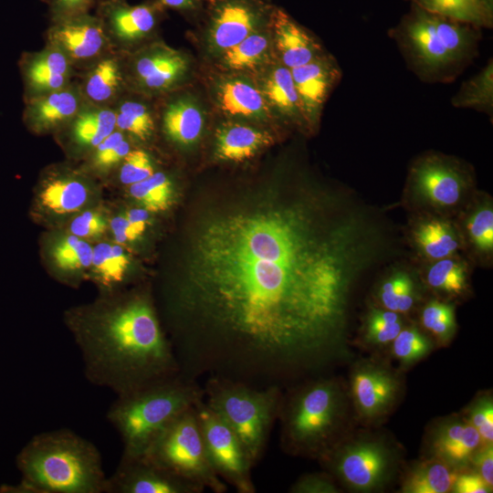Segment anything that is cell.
<instances>
[{
    "instance_id": "6da1fadb",
    "label": "cell",
    "mask_w": 493,
    "mask_h": 493,
    "mask_svg": "<svg viewBox=\"0 0 493 493\" xmlns=\"http://www.w3.org/2000/svg\"><path fill=\"white\" fill-rule=\"evenodd\" d=\"M406 257L386 210L309 182L204 213L166 295L181 373L285 389L349 358L354 295Z\"/></svg>"
},
{
    "instance_id": "7a4b0ae2",
    "label": "cell",
    "mask_w": 493,
    "mask_h": 493,
    "mask_svg": "<svg viewBox=\"0 0 493 493\" xmlns=\"http://www.w3.org/2000/svg\"><path fill=\"white\" fill-rule=\"evenodd\" d=\"M86 379L121 395L181 373L172 342L143 294L76 311L68 319Z\"/></svg>"
},
{
    "instance_id": "3957f363",
    "label": "cell",
    "mask_w": 493,
    "mask_h": 493,
    "mask_svg": "<svg viewBox=\"0 0 493 493\" xmlns=\"http://www.w3.org/2000/svg\"><path fill=\"white\" fill-rule=\"evenodd\" d=\"M347 383L322 373L283 389L277 422L282 451L319 460L351 431Z\"/></svg>"
},
{
    "instance_id": "277c9868",
    "label": "cell",
    "mask_w": 493,
    "mask_h": 493,
    "mask_svg": "<svg viewBox=\"0 0 493 493\" xmlns=\"http://www.w3.org/2000/svg\"><path fill=\"white\" fill-rule=\"evenodd\" d=\"M16 493H105L107 476L97 446L68 428L35 435L18 452Z\"/></svg>"
},
{
    "instance_id": "5b68a950",
    "label": "cell",
    "mask_w": 493,
    "mask_h": 493,
    "mask_svg": "<svg viewBox=\"0 0 493 493\" xmlns=\"http://www.w3.org/2000/svg\"><path fill=\"white\" fill-rule=\"evenodd\" d=\"M203 399L199 381L182 373L116 395L106 418L120 436L121 456H142L172 420Z\"/></svg>"
},
{
    "instance_id": "8992f818",
    "label": "cell",
    "mask_w": 493,
    "mask_h": 493,
    "mask_svg": "<svg viewBox=\"0 0 493 493\" xmlns=\"http://www.w3.org/2000/svg\"><path fill=\"white\" fill-rule=\"evenodd\" d=\"M204 380L205 403L235 433L255 467L278 420L283 389L215 376Z\"/></svg>"
},
{
    "instance_id": "52a82bcc",
    "label": "cell",
    "mask_w": 493,
    "mask_h": 493,
    "mask_svg": "<svg viewBox=\"0 0 493 493\" xmlns=\"http://www.w3.org/2000/svg\"><path fill=\"white\" fill-rule=\"evenodd\" d=\"M474 167L455 155L426 151L408 167L399 205L408 213L454 218L476 191Z\"/></svg>"
},
{
    "instance_id": "ba28073f",
    "label": "cell",
    "mask_w": 493,
    "mask_h": 493,
    "mask_svg": "<svg viewBox=\"0 0 493 493\" xmlns=\"http://www.w3.org/2000/svg\"><path fill=\"white\" fill-rule=\"evenodd\" d=\"M408 68L423 82L449 83L465 69L457 57L455 20L410 3L409 11L388 30Z\"/></svg>"
},
{
    "instance_id": "9c48e42d",
    "label": "cell",
    "mask_w": 493,
    "mask_h": 493,
    "mask_svg": "<svg viewBox=\"0 0 493 493\" xmlns=\"http://www.w3.org/2000/svg\"><path fill=\"white\" fill-rule=\"evenodd\" d=\"M318 462L340 487L353 492H379L401 471L403 453L385 435L351 430Z\"/></svg>"
},
{
    "instance_id": "30bf717a",
    "label": "cell",
    "mask_w": 493,
    "mask_h": 493,
    "mask_svg": "<svg viewBox=\"0 0 493 493\" xmlns=\"http://www.w3.org/2000/svg\"><path fill=\"white\" fill-rule=\"evenodd\" d=\"M142 457L205 490L225 493L228 488L207 456L194 406L172 420L151 442Z\"/></svg>"
},
{
    "instance_id": "8fae6325",
    "label": "cell",
    "mask_w": 493,
    "mask_h": 493,
    "mask_svg": "<svg viewBox=\"0 0 493 493\" xmlns=\"http://www.w3.org/2000/svg\"><path fill=\"white\" fill-rule=\"evenodd\" d=\"M347 387L355 421L370 427L391 414L404 390L400 374L372 359L353 363Z\"/></svg>"
},
{
    "instance_id": "7c38bea8",
    "label": "cell",
    "mask_w": 493,
    "mask_h": 493,
    "mask_svg": "<svg viewBox=\"0 0 493 493\" xmlns=\"http://www.w3.org/2000/svg\"><path fill=\"white\" fill-rule=\"evenodd\" d=\"M194 412L210 463L217 476L238 493H255L250 463L240 441L204 399Z\"/></svg>"
},
{
    "instance_id": "4fadbf2b",
    "label": "cell",
    "mask_w": 493,
    "mask_h": 493,
    "mask_svg": "<svg viewBox=\"0 0 493 493\" xmlns=\"http://www.w3.org/2000/svg\"><path fill=\"white\" fill-rule=\"evenodd\" d=\"M165 8L158 0L130 5L126 0H100L95 16L100 20L113 50L129 54L155 41Z\"/></svg>"
},
{
    "instance_id": "5bb4252c",
    "label": "cell",
    "mask_w": 493,
    "mask_h": 493,
    "mask_svg": "<svg viewBox=\"0 0 493 493\" xmlns=\"http://www.w3.org/2000/svg\"><path fill=\"white\" fill-rule=\"evenodd\" d=\"M188 68L183 53L158 41L125 54L129 89L151 98L170 93L184 79Z\"/></svg>"
},
{
    "instance_id": "9a60e30c",
    "label": "cell",
    "mask_w": 493,
    "mask_h": 493,
    "mask_svg": "<svg viewBox=\"0 0 493 493\" xmlns=\"http://www.w3.org/2000/svg\"><path fill=\"white\" fill-rule=\"evenodd\" d=\"M44 38L67 57L77 73L113 50L100 20L91 13L49 23Z\"/></svg>"
},
{
    "instance_id": "2e32d148",
    "label": "cell",
    "mask_w": 493,
    "mask_h": 493,
    "mask_svg": "<svg viewBox=\"0 0 493 493\" xmlns=\"http://www.w3.org/2000/svg\"><path fill=\"white\" fill-rule=\"evenodd\" d=\"M401 234L407 258L414 266L462 254L457 227L451 217L408 213Z\"/></svg>"
},
{
    "instance_id": "e0dca14e",
    "label": "cell",
    "mask_w": 493,
    "mask_h": 493,
    "mask_svg": "<svg viewBox=\"0 0 493 493\" xmlns=\"http://www.w3.org/2000/svg\"><path fill=\"white\" fill-rule=\"evenodd\" d=\"M477 431L463 414H453L431 424L424 439V455L446 463L456 471L468 469L482 446Z\"/></svg>"
},
{
    "instance_id": "ac0fdd59",
    "label": "cell",
    "mask_w": 493,
    "mask_h": 493,
    "mask_svg": "<svg viewBox=\"0 0 493 493\" xmlns=\"http://www.w3.org/2000/svg\"><path fill=\"white\" fill-rule=\"evenodd\" d=\"M205 489L144 457L121 456L105 493H202Z\"/></svg>"
},
{
    "instance_id": "d6986e66",
    "label": "cell",
    "mask_w": 493,
    "mask_h": 493,
    "mask_svg": "<svg viewBox=\"0 0 493 493\" xmlns=\"http://www.w3.org/2000/svg\"><path fill=\"white\" fill-rule=\"evenodd\" d=\"M462 254L479 268L493 267V198L477 189L465 207L454 217Z\"/></svg>"
},
{
    "instance_id": "ffe728a7",
    "label": "cell",
    "mask_w": 493,
    "mask_h": 493,
    "mask_svg": "<svg viewBox=\"0 0 493 493\" xmlns=\"http://www.w3.org/2000/svg\"><path fill=\"white\" fill-rule=\"evenodd\" d=\"M210 4V38L216 48L224 51L258 30L273 9L260 0H216Z\"/></svg>"
},
{
    "instance_id": "44dd1931",
    "label": "cell",
    "mask_w": 493,
    "mask_h": 493,
    "mask_svg": "<svg viewBox=\"0 0 493 493\" xmlns=\"http://www.w3.org/2000/svg\"><path fill=\"white\" fill-rule=\"evenodd\" d=\"M425 295L415 266L404 257L380 271L372 286L369 303L410 319Z\"/></svg>"
},
{
    "instance_id": "7402d4cb",
    "label": "cell",
    "mask_w": 493,
    "mask_h": 493,
    "mask_svg": "<svg viewBox=\"0 0 493 493\" xmlns=\"http://www.w3.org/2000/svg\"><path fill=\"white\" fill-rule=\"evenodd\" d=\"M17 66L23 84V101L61 89L78 74L60 50L46 43L39 50L22 52Z\"/></svg>"
},
{
    "instance_id": "603a6c76",
    "label": "cell",
    "mask_w": 493,
    "mask_h": 493,
    "mask_svg": "<svg viewBox=\"0 0 493 493\" xmlns=\"http://www.w3.org/2000/svg\"><path fill=\"white\" fill-rule=\"evenodd\" d=\"M86 100L75 79L67 87L24 101L22 121L36 134L57 133Z\"/></svg>"
},
{
    "instance_id": "cb8c5ba5",
    "label": "cell",
    "mask_w": 493,
    "mask_h": 493,
    "mask_svg": "<svg viewBox=\"0 0 493 493\" xmlns=\"http://www.w3.org/2000/svg\"><path fill=\"white\" fill-rule=\"evenodd\" d=\"M290 71L309 128L314 129L324 102L341 79V68L334 58L323 54Z\"/></svg>"
},
{
    "instance_id": "d4e9b609",
    "label": "cell",
    "mask_w": 493,
    "mask_h": 493,
    "mask_svg": "<svg viewBox=\"0 0 493 493\" xmlns=\"http://www.w3.org/2000/svg\"><path fill=\"white\" fill-rule=\"evenodd\" d=\"M415 267L423 288L429 297L457 304L472 295L474 267L461 253Z\"/></svg>"
},
{
    "instance_id": "484cf974",
    "label": "cell",
    "mask_w": 493,
    "mask_h": 493,
    "mask_svg": "<svg viewBox=\"0 0 493 493\" xmlns=\"http://www.w3.org/2000/svg\"><path fill=\"white\" fill-rule=\"evenodd\" d=\"M76 79L87 102L111 108L129 90L125 54L115 50L107 53L78 72Z\"/></svg>"
},
{
    "instance_id": "4316f807",
    "label": "cell",
    "mask_w": 493,
    "mask_h": 493,
    "mask_svg": "<svg viewBox=\"0 0 493 493\" xmlns=\"http://www.w3.org/2000/svg\"><path fill=\"white\" fill-rule=\"evenodd\" d=\"M116 130L115 114L110 107L86 101L79 112L56 135L71 153L87 157Z\"/></svg>"
},
{
    "instance_id": "83f0119b",
    "label": "cell",
    "mask_w": 493,
    "mask_h": 493,
    "mask_svg": "<svg viewBox=\"0 0 493 493\" xmlns=\"http://www.w3.org/2000/svg\"><path fill=\"white\" fill-rule=\"evenodd\" d=\"M270 26L282 65L289 69L323 55L320 44L302 26L279 8H273Z\"/></svg>"
},
{
    "instance_id": "f1b7e54d",
    "label": "cell",
    "mask_w": 493,
    "mask_h": 493,
    "mask_svg": "<svg viewBox=\"0 0 493 493\" xmlns=\"http://www.w3.org/2000/svg\"><path fill=\"white\" fill-rule=\"evenodd\" d=\"M163 137L178 146H188L201 135L204 117L200 109L187 97H171L157 110V123Z\"/></svg>"
},
{
    "instance_id": "f546056e",
    "label": "cell",
    "mask_w": 493,
    "mask_h": 493,
    "mask_svg": "<svg viewBox=\"0 0 493 493\" xmlns=\"http://www.w3.org/2000/svg\"><path fill=\"white\" fill-rule=\"evenodd\" d=\"M39 197L47 210L58 215L69 214L87 203L89 187L79 173L68 169L53 170L45 179Z\"/></svg>"
},
{
    "instance_id": "4dcf8cb0",
    "label": "cell",
    "mask_w": 493,
    "mask_h": 493,
    "mask_svg": "<svg viewBox=\"0 0 493 493\" xmlns=\"http://www.w3.org/2000/svg\"><path fill=\"white\" fill-rule=\"evenodd\" d=\"M150 98L129 89L111 107L116 130L131 142H146L157 130V110L149 102Z\"/></svg>"
},
{
    "instance_id": "1f68e13d",
    "label": "cell",
    "mask_w": 493,
    "mask_h": 493,
    "mask_svg": "<svg viewBox=\"0 0 493 493\" xmlns=\"http://www.w3.org/2000/svg\"><path fill=\"white\" fill-rule=\"evenodd\" d=\"M458 471L434 457L423 456L412 463L401 474L400 492L447 493L451 492Z\"/></svg>"
},
{
    "instance_id": "d6a6232c",
    "label": "cell",
    "mask_w": 493,
    "mask_h": 493,
    "mask_svg": "<svg viewBox=\"0 0 493 493\" xmlns=\"http://www.w3.org/2000/svg\"><path fill=\"white\" fill-rule=\"evenodd\" d=\"M272 142L273 138L267 132L230 123L221 127L216 133L215 154L224 161L242 162Z\"/></svg>"
},
{
    "instance_id": "836d02e7",
    "label": "cell",
    "mask_w": 493,
    "mask_h": 493,
    "mask_svg": "<svg viewBox=\"0 0 493 493\" xmlns=\"http://www.w3.org/2000/svg\"><path fill=\"white\" fill-rule=\"evenodd\" d=\"M411 319L368 303L359 336L362 343L372 349L390 347L392 341Z\"/></svg>"
},
{
    "instance_id": "e575fe53",
    "label": "cell",
    "mask_w": 493,
    "mask_h": 493,
    "mask_svg": "<svg viewBox=\"0 0 493 493\" xmlns=\"http://www.w3.org/2000/svg\"><path fill=\"white\" fill-rule=\"evenodd\" d=\"M416 312V324L435 344L445 346L453 340L457 330L456 304L428 296Z\"/></svg>"
},
{
    "instance_id": "d590c367",
    "label": "cell",
    "mask_w": 493,
    "mask_h": 493,
    "mask_svg": "<svg viewBox=\"0 0 493 493\" xmlns=\"http://www.w3.org/2000/svg\"><path fill=\"white\" fill-rule=\"evenodd\" d=\"M265 94L270 103L292 123L309 128L289 68L281 65L270 72L265 84Z\"/></svg>"
},
{
    "instance_id": "8d00e7d4",
    "label": "cell",
    "mask_w": 493,
    "mask_h": 493,
    "mask_svg": "<svg viewBox=\"0 0 493 493\" xmlns=\"http://www.w3.org/2000/svg\"><path fill=\"white\" fill-rule=\"evenodd\" d=\"M455 108L472 109L493 115V61L488 63L472 78L462 83L457 92L452 97Z\"/></svg>"
},
{
    "instance_id": "74e56055",
    "label": "cell",
    "mask_w": 493,
    "mask_h": 493,
    "mask_svg": "<svg viewBox=\"0 0 493 493\" xmlns=\"http://www.w3.org/2000/svg\"><path fill=\"white\" fill-rule=\"evenodd\" d=\"M421 8L450 19L467 23L481 29L491 28L493 13L478 0H406Z\"/></svg>"
},
{
    "instance_id": "f35d334b",
    "label": "cell",
    "mask_w": 493,
    "mask_h": 493,
    "mask_svg": "<svg viewBox=\"0 0 493 493\" xmlns=\"http://www.w3.org/2000/svg\"><path fill=\"white\" fill-rule=\"evenodd\" d=\"M130 263L129 256L119 244L100 243L93 247L92 271L106 288L123 282Z\"/></svg>"
},
{
    "instance_id": "ab89813d",
    "label": "cell",
    "mask_w": 493,
    "mask_h": 493,
    "mask_svg": "<svg viewBox=\"0 0 493 493\" xmlns=\"http://www.w3.org/2000/svg\"><path fill=\"white\" fill-rule=\"evenodd\" d=\"M219 101L223 110L233 116L256 117L265 110L264 98L260 92L242 80H230L223 84Z\"/></svg>"
},
{
    "instance_id": "60d3db41",
    "label": "cell",
    "mask_w": 493,
    "mask_h": 493,
    "mask_svg": "<svg viewBox=\"0 0 493 493\" xmlns=\"http://www.w3.org/2000/svg\"><path fill=\"white\" fill-rule=\"evenodd\" d=\"M435 342L410 320L390 345L393 357L400 365L409 367L428 356Z\"/></svg>"
},
{
    "instance_id": "b9f144b4",
    "label": "cell",
    "mask_w": 493,
    "mask_h": 493,
    "mask_svg": "<svg viewBox=\"0 0 493 493\" xmlns=\"http://www.w3.org/2000/svg\"><path fill=\"white\" fill-rule=\"evenodd\" d=\"M132 148V142L115 130L87 157L86 168L98 175L108 174L118 168Z\"/></svg>"
},
{
    "instance_id": "7bdbcfd3",
    "label": "cell",
    "mask_w": 493,
    "mask_h": 493,
    "mask_svg": "<svg viewBox=\"0 0 493 493\" xmlns=\"http://www.w3.org/2000/svg\"><path fill=\"white\" fill-rule=\"evenodd\" d=\"M131 195L148 212H163L173 200V183L163 171H156L148 178L129 186Z\"/></svg>"
},
{
    "instance_id": "ee69618b",
    "label": "cell",
    "mask_w": 493,
    "mask_h": 493,
    "mask_svg": "<svg viewBox=\"0 0 493 493\" xmlns=\"http://www.w3.org/2000/svg\"><path fill=\"white\" fill-rule=\"evenodd\" d=\"M92 253L93 247L74 235L61 238L52 249L56 266L68 272L79 271L91 266Z\"/></svg>"
},
{
    "instance_id": "f6af8a7d",
    "label": "cell",
    "mask_w": 493,
    "mask_h": 493,
    "mask_svg": "<svg viewBox=\"0 0 493 493\" xmlns=\"http://www.w3.org/2000/svg\"><path fill=\"white\" fill-rule=\"evenodd\" d=\"M267 49V37L255 31L236 46L225 50L223 63L232 69H245L257 66Z\"/></svg>"
},
{
    "instance_id": "bcb514c9",
    "label": "cell",
    "mask_w": 493,
    "mask_h": 493,
    "mask_svg": "<svg viewBox=\"0 0 493 493\" xmlns=\"http://www.w3.org/2000/svg\"><path fill=\"white\" fill-rule=\"evenodd\" d=\"M116 170L120 183L127 186L139 183L156 172L152 155L140 147H133Z\"/></svg>"
},
{
    "instance_id": "7dc6e473",
    "label": "cell",
    "mask_w": 493,
    "mask_h": 493,
    "mask_svg": "<svg viewBox=\"0 0 493 493\" xmlns=\"http://www.w3.org/2000/svg\"><path fill=\"white\" fill-rule=\"evenodd\" d=\"M463 415L477 431L483 445H493V400L489 393L476 397Z\"/></svg>"
},
{
    "instance_id": "c3c4849f",
    "label": "cell",
    "mask_w": 493,
    "mask_h": 493,
    "mask_svg": "<svg viewBox=\"0 0 493 493\" xmlns=\"http://www.w3.org/2000/svg\"><path fill=\"white\" fill-rule=\"evenodd\" d=\"M341 487L327 471L307 473L290 487V493H340Z\"/></svg>"
},
{
    "instance_id": "681fc988",
    "label": "cell",
    "mask_w": 493,
    "mask_h": 493,
    "mask_svg": "<svg viewBox=\"0 0 493 493\" xmlns=\"http://www.w3.org/2000/svg\"><path fill=\"white\" fill-rule=\"evenodd\" d=\"M47 5L49 23L91 13L99 0H41Z\"/></svg>"
},
{
    "instance_id": "f907efd6",
    "label": "cell",
    "mask_w": 493,
    "mask_h": 493,
    "mask_svg": "<svg viewBox=\"0 0 493 493\" xmlns=\"http://www.w3.org/2000/svg\"><path fill=\"white\" fill-rule=\"evenodd\" d=\"M105 217L97 211H85L73 219L70 232L79 238H92L101 236L107 229Z\"/></svg>"
},
{
    "instance_id": "816d5d0a",
    "label": "cell",
    "mask_w": 493,
    "mask_h": 493,
    "mask_svg": "<svg viewBox=\"0 0 493 493\" xmlns=\"http://www.w3.org/2000/svg\"><path fill=\"white\" fill-rule=\"evenodd\" d=\"M492 488L474 470L468 468L459 471L451 492L454 493H488Z\"/></svg>"
},
{
    "instance_id": "f5cc1de1",
    "label": "cell",
    "mask_w": 493,
    "mask_h": 493,
    "mask_svg": "<svg viewBox=\"0 0 493 493\" xmlns=\"http://www.w3.org/2000/svg\"><path fill=\"white\" fill-rule=\"evenodd\" d=\"M469 468L476 471L492 488L493 445H482L473 456Z\"/></svg>"
},
{
    "instance_id": "db71d44e",
    "label": "cell",
    "mask_w": 493,
    "mask_h": 493,
    "mask_svg": "<svg viewBox=\"0 0 493 493\" xmlns=\"http://www.w3.org/2000/svg\"><path fill=\"white\" fill-rule=\"evenodd\" d=\"M110 227L116 244L119 245L131 243L141 237L124 214L113 217L110 222Z\"/></svg>"
},
{
    "instance_id": "11a10c76",
    "label": "cell",
    "mask_w": 493,
    "mask_h": 493,
    "mask_svg": "<svg viewBox=\"0 0 493 493\" xmlns=\"http://www.w3.org/2000/svg\"><path fill=\"white\" fill-rule=\"evenodd\" d=\"M129 223L141 236L146 230L149 224V214L144 208H132L125 214Z\"/></svg>"
},
{
    "instance_id": "9f6ffc18",
    "label": "cell",
    "mask_w": 493,
    "mask_h": 493,
    "mask_svg": "<svg viewBox=\"0 0 493 493\" xmlns=\"http://www.w3.org/2000/svg\"><path fill=\"white\" fill-rule=\"evenodd\" d=\"M166 9L171 8L180 12H194L201 6V0H158Z\"/></svg>"
},
{
    "instance_id": "6f0895ef",
    "label": "cell",
    "mask_w": 493,
    "mask_h": 493,
    "mask_svg": "<svg viewBox=\"0 0 493 493\" xmlns=\"http://www.w3.org/2000/svg\"><path fill=\"white\" fill-rule=\"evenodd\" d=\"M481 5L489 12L493 13V0H478Z\"/></svg>"
},
{
    "instance_id": "680465c9",
    "label": "cell",
    "mask_w": 493,
    "mask_h": 493,
    "mask_svg": "<svg viewBox=\"0 0 493 493\" xmlns=\"http://www.w3.org/2000/svg\"><path fill=\"white\" fill-rule=\"evenodd\" d=\"M210 3L214 2V1H216V0H208Z\"/></svg>"
},
{
    "instance_id": "91938a15",
    "label": "cell",
    "mask_w": 493,
    "mask_h": 493,
    "mask_svg": "<svg viewBox=\"0 0 493 493\" xmlns=\"http://www.w3.org/2000/svg\"><path fill=\"white\" fill-rule=\"evenodd\" d=\"M99 1H100V0H99ZM99 1H98V2H99Z\"/></svg>"
}]
</instances>
